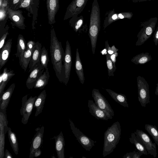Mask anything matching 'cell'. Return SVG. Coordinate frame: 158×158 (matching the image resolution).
<instances>
[{
  "mask_svg": "<svg viewBox=\"0 0 158 158\" xmlns=\"http://www.w3.org/2000/svg\"><path fill=\"white\" fill-rule=\"evenodd\" d=\"M50 52L51 58L53 68L59 81L64 82V69L63 62L64 52L62 44L58 41L56 36L54 29L51 31Z\"/></svg>",
  "mask_w": 158,
  "mask_h": 158,
  "instance_id": "obj_1",
  "label": "cell"
},
{
  "mask_svg": "<svg viewBox=\"0 0 158 158\" xmlns=\"http://www.w3.org/2000/svg\"><path fill=\"white\" fill-rule=\"evenodd\" d=\"M100 13L98 0H94L90 15L89 35L93 54L95 52L98 36L100 29Z\"/></svg>",
  "mask_w": 158,
  "mask_h": 158,
  "instance_id": "obj_2",
  "label": "cell"
},
{
  "mask_svg": "<svg viewBox=\"0 0 158 158\" xmlns=\"http://www.w3.org/2000/svg\"><path fill=\"white\" fill-rule=\"evenodd\" d=\"M121 131L120 123L117 121L108 127L105 131L102 152L103 157H105L113 152L120 139Z\"/></svg>",
  "mask_w": 158,
  "mask_h": 158,
  "instance_id": "obj_3",
  "label": "cell"
},
{
  "mask_svg": "<svg viewBox=\"0 0 158 158\" xmlns=\"http://www.w3.org/2000/svg\"><path fill=\"white\" fill-rule=\"evenodd\" d=\"M157 20L156 17H154L141 23L140 25L142 28L137 35L136 46L142 45L151 36L155 30Z\"/></svg>",
  "mask_w": 158,
  "mask_h": 158,
  "instance_id": "obj_4",
  "label": "cell"
},
{
  "mask_svg": "<svg viewBox=\"0 0 158 158\" xmlns=\"http://www.w3.org/2000/svg\"><path fill=\"white\" fill-rule=\"evenodd\" d=\"M138 100L142 107L150 102L149 85L145 79L140 76L137 77Z\"/></svg>",
  "mask_w": 158,
  "mask_h": 158,
  "instance_id": "obj_5",
  "label": "cell"
},
{
  "mask_svg": "<svg viewBox=\"0 0 158 158\" xmlns=\"http://www.w3.org/2000/svg\"><path fill=\"white\" fill-rule=\"evenodd\" d=\"M28 95L23 97L22 98V105L20 110V113L22 116L21 122L23 124H27L31 114L37 96H31L27 99Z\"/></svg>",
  "mask_w": 158,
  "mask_h": 158,
  "instance_id": "obj_6",
  "label": "cell"
},
{
  "mask_svg": "<svg viewBox=\"0 0 158 158\" xmlns=\"http://www.w3.org/2000/svg\"><path fill=\"white\" fill-rule=\"evenodd\" d=\"M69 120L71 129L78 141L86 151H90L93 147L95 146V143L96 141L91 139L84 135L75 126L70 119Z\"/></svg>",
  "mask_w": 158,
  "mask_h": 158,
  "instance_id": "obj_7",
  "label": "cell"
},
{
  "mask_svg": "<svg viewBox=\"0 0 158 158\" xmlns=\"http://www.w3.org/2000/svg\"><path fill=\"white\" fill-rule=\"evenodd\" d=\"M134 133L138 139L144 146L148 154L155 158L157 155L156 143H152L149 135L143 131L136 129Z\"/></svg>",
  "mask_w": 158,
  "mask_h": 158,
  "instance_id": "obj_8",
  "label": "cell"
},
{
  "mask_svg": "<svg viewBox=\"0 0 158 158\" xmlns=\"http://www.w3.org/2000/svg\"><path fill=\"white\" fill-rule=\"evenodd\" d=\"M92 95L95 103L99 108L112 116H114V110L110 105L98 89H94Z\"/></svg>",
  "mask_w": 158,
  "mask_h": 158,
  "instance_id": "obj_9",
  "label": "cell"
},
{
  "mask_svg": "<svg viewBox=\"0 0 158 158\" xmlns=\"http://www.w3.org/2000/svg\"><path fill=\"white\" fill-rule=\"evenodd\" d=\"M88 0H73L68 6L64 20L78 15L83 10Z\"/></svg>",
  "mask_w": 158,
  "mask_h": 158,
  "instance_id": "obj_10",
  "label": "cell"
},
{
  "mask_svg": "<svg viewBox=\"0 0 158 158\" xmlns=\"http://www.w3.org/2000/svg\"><path fill=\"white\" fill-rule=\"evenodd\" d=\"M131 12H124L117 13L115 12L114 9L110 11L106 14L104 19L103 28H106L112 23L120 19L127 18L131 19L133 16Z\"/></svg>",
  "mask_w": 158,
  "mask_h": 158,
  "instance_id": "obj_11",
  "label": "cell"
},
{
  "mask_svg": "<svg viewBox=\"0 0 158 158\" xmlns=\"http://www.w3.org/2000/svg\"><path fill=\"white\" fill-rule=\"evenodd\" d=\"M71 48L69 42H66L64 56L63 61L64 69V78L63 83L66 85L69 81L72 64V57Z\"/></svg>",
  "mask_w": 158,
  "mask_h": 158,
  "instance_id": "obj_12",
  "label": "cell"
},
{
  "mask_svg": "<svg viewBox=\"0 0 158 158\" xmlns=\"http://www.w3.org/2000/svg\"><path fill=\"white\" fill-rule=\"evenodd\" d=\"M44 68L42 66L39 61L30 72L26 81V85L28 89H32L39 78L44 72Z\"/></svg>",
  "mask_w": 158,
  "mask_h": 158,
  "instance_id": "obj_13",
  "label": "cell"
},
{
  "mask_svg": "<svg viewBox=\"0 0 158 158\" xmlns=\"http://www.w3.org/2000/svg\"><path fill=\"white\" fill-rule=\"evenodd\" d=\"M9 18L14 25L21 29H24L26 26L24 24V19L22 12L19 10H15L9 7L8 10Z\"/></svg>",
  "mask_w": 158,
  "mask_h": 158,
  "instance_id": "obj_14",
  "label": "cell"
},
{
  "mask_svg": "<svg viewBox=\"0 0 158 158\" xmlns=\"http://www.w3.org/2000/svg\"><path fill=\"white\" fill-rule=\"evenodd\" d=\"M88 106L89 113L98 119L107 120L113 118V116L99 108L92 100H88Z\"/></svg>",
  "mask_w": 158,
  "mask_h": 158,
  "instance_id": "obj_15",
  "label": "cell"
},
{
  "mask_svg": "<svg viewBox=\"0 0 158 158\" xmlns=\"http://www.w3.org/2000/svg\"><path fill=\"white\" fill-rule=\"evenodd\" d=\"M59 0H47V7L48 23L52 25L56 22L55 16L59 8Z\"/></svg>",
  "mask_w": 158,
  "mask_h": 158,
  "instance_id": "obj_16",
  "label": "cell"
},
{
  "mask_svg": "<svg viewBox=\"0 0 158 158\" xmlns=\"http://www.w3.org/2000/svg\"><path fill=\"white\" fill-rule=\"evenodd\" d=\"M44 127H38L35 129L36 133L32 139L30 148L29 157L31 158L32 154L35 150L40 148L43 142V135L44 132Z\"/></svg>",
  "mask_w": 158,
  "mask_h": 158,
  "instance_id": "obj_17",
  "label": "cell"
},
{
  "mask_svg": "<svg viewBox=\"0 0 158 158\" xmlns=\"http://www.w3.org/2000/svg\"><path fill=\"white\" fill-rule=\"evenodd\" d=\"M70 26L76 32L80 33L86 32L87 31V24H84V18L82 15L74 16L69 21Z\"/></svg>",
  "mask_w": 158,
  "mask_h": 158,
  "instance_id": "obj_18",
  "label": "cell"
},
{
  "mask_svg": "<svg viewBox=\"0 0 158 158\" xmlns=\"http://www.w3.org/2000/svg\"><path fill=\"white\" fill-rule=\"evenodd\" d=\"M12 39H9L6 41L0 50V70L8 61L11 52Z\"/></svg>",
  "mask_w": 158,
  "mask_h": 158,
  "instance_id": "obj_19",
  "label": "cell"
},
{
  "mask_svg": "<svg viewBox=\"0 0 158 158\" xmlns=\"http://www.w3.org/2000/svg\"><path fill=\"white\" fill-rule=\"evenodd\" d=\"M15 75L14 71L7 68L4 69L3 72L0 74V97L4 93V89L8 82Z\"/></svg>",
  "mask_w": 158,
  "mask_h": 158,
  "instance_id": "obj_20",
  "label": "cell"
},
{
  "mask_svg": "<svg viewBox=\"0 0 158 158\" xmlns=\"http://www.w3.org/2000/svg\"><path fill=\"white\" fill-rule=\"evenodd\" d=\"M15 86V83L11 84L0 97V109H6Z\"/></svg>",
  "mask_w": 158,
  "mask_h": 158,
  "instance_id": "obj_21",
  "label": "cell"
},
{
  "mask_svg": "<svg viewBox=\"0 0 158 158\" xmlns=\"http://www.w3.org/2000/svg\"><path fill=\"white\" fill-rule=\"evenodd\" d=\"M55 149L58 158H64L65 141L62 131L57 136L54 137Z\"/></svg>",
  "mask_w": 158,
  "mask_h": 158,
  "instance_id": "obj_22",
  "label": "cell"
},
{
  "mask_svg": "<svg viewBox=\"0 0 158 158\" xmlns=\"http://www.w3.org/2000/svg\"><path fill=\"white\" fill-rule=\"evenodd\" d=\"M41 48V44L38 41L36 42L35 47L32 52L29 65V73L33 70L37 63L40 61Z\"/></svg>",
  "mask_w": 158,
  "mask_h": 158,
  "instance_id": "obj_23",
  "label": "cell"
},
{
  "mask_svg": "<svg viewBox=\"0 0 158 158\" xmlns=\"http://www.w3.org/2000/svg\"><path fill=\"white\" fill-rule=\"evenodd\" d=\"M75 69L76 73L80 82L83 84L85 81L83 69L80 58L78 48H77L75 62Z\"/></svg>",
  "mask_w": 158,
  "mask_h": 158,
  "instance_id": "obj_24",
  "label": "cell"
},
{
  "mask_svg": "<svg viewBox=\"0 0 158 158\" xmlns=\"http://www.w3.org/2000/svg\"><path fill=\"white\" fill-rule=\"evenodd\" d=\"M46 96V90H44L37 97L33 107L34 108L35 107L36 109L35 115V117L37 116L42 112Z\"/></svg>",
  "mask_w": 158,
  "mask_h": 158,
  "instance_id": "obj_25",
  "label": "cell"
},
{
  "mask_svg": "<svg viewBox=\"0 0 158 158\" xmlns=\"http://www.w3.org/2000/svg\"><path fill=\"white\" fill-rule=\"evenodd\" d=\"M33 52L31 50L26 48V50L19 58L20 65L25 72L29 66Z\"/></svg>",
  "mask_w": 158,
  "mask_h": 158,
  "instance_id": "obj_26",
  "label": "cell"
},
{
  "mask_svg": "<svg viewBox=\"0 0 158 158\" xmlns=\"http://www.w3.org/2000/svg\"><path fill=\"white\" fill-rule=\"evenodd\" d=\"M105 90L111 98L116 102L124 107H128L126 96L122 94H118L109 89Z\"/></svg>",
  "mask_w": 158,
  "mask_h": 158,
  "instance_id": "obj_27",
  "label": "cell"
},
{
  "mask_svg": "<svg viewBox=\"0 0 158 158\" xmlns=\"http://www.w3.org/2000/svg\"><path fill=\"white\" fill-rule=\"evenodd\" d=\"M50 77L48 69L47 68L43 72L39 78L36 81L34 88L39 89H43L48 84Z\"/></svg>",
  "mask_w": 158,
  "mask_h": 158,
  "instance_id": "obj_28",
  "label": "cell"
},
{
  "mask_svg": "<svg viewBox=\"0 0 158 158\" xmlns=\"http://www.w3.org/2000/svg\"><path fill=\"white\" fill-rule=\"evenodd\" d=\"M152 57L148 52L142 53L135 56L131 59L132 62L136 64H143L151 61Z\"/></svg>",
  "mask_w": 158,
  "mask_h": 158,
  "instance_id": "obj_29",
  "label": "cell"
},
{
  "mask_svg": "<svg viewBox=\"0 0 158 158\" xmlns=\"http://www.w3.org/2000/svg\"><path fill=\"white\" fill-rule=\"evenodd\" d=\"M7 132L10 145L15 154L17 155L18 154L19 146L16 135L11 131V128L10 127H8Z\"/></svg>",
  "mask_w": 158,
  "mask_h": 158,
  "instance_id": "obj_30",
  "label": "cell"
},
{
  "mask_svg": "<svg viewBox=\"0 0 158 158\" xmlns=\"http://www.w3.org/2000/svg\"><path fill=\"white\" fill-rule=\"evenodd\" d=\"M27 48L26 41L23 35L19 34L17 40V52L15 54L16 57L19 58L26 50Z\"/></svg>",
  "mask_w": 158,
  "mask_h": 158,
  "instance_id": "obj_31",
  "label": "cell"
},
{
  "mask_svg": "<svg viewBox=\"0 0 158 158\" xmlns=\"http://www.w3.org/2000/svg\"><path fill=\"white\" fill-rule=\"evenodd\" d=\"M129 139L131 143L134 144L136 148L139 152L142 153L144 155H148V152L146 149L136 137L135 133L131 134V137L129 138Z\"/></svg>",
  "mask_w": 158,
  "mask_h": 158,
  "instance_id": "obj_32",
  "label": "cell"
},
{
  "mask_svg": "<svg viewBox=\"0 0 158 158\" xmlns=\"http://www.w3.org/2000/svg\"><path fill=\"white\" fill-rule=\"evenodd\" d=\"M3 123L0 120V158H5V134Z\"/></svg>",
  "mask_w": 158,
  "mask_h": 158,
  "instance_id": "obj_33",
  "label": "cell"
},
{
  "mask_svg": "<svg viewBox=\"0 0 158 158\" xmlns=\"http://www.w3.org/2000/svg\"><path fill=\"white\" fill-rule=\"evenodd\" d=\"M145 130L153 139L155 143L158 146V130L155 125L146 124Z\"/></svg>",
  "mask_w": 158,
  "mask_h": 158,
  "instance_id": "obj_34",
  "label": "cell"
},
{
  "mask_svg": "<svg viewBox=\"0 0 158 158\" xmlns=\"http://www.w3.org/2000/svg\"><path fill=\"white\" fill-rule=\"evenodd\" d=\"M35 0H21L19 3L15 8L17 10L19 8H22L26 9L27 10L32 13L33 12L32 6Z\"/></svg>",
  "mask_w": 158,
  "mask_h": 158,
  "instance_id": "obj_35",
  "label": "cell"
},
{
  "mask_svg": "<svg viewBox=\"0 0 158 158\" xmlns=\"http://www.w3.org/2000/svg\"><path fill=\"white\" fill-rule=\"evenodd\" d=\"M40 61L41 64L45 69L48 68L49 60L48 51L44 46H43L41 48Z\"/></svg>",
  "mask_w": 158,
  "mask_h": 158,
  "instance_id": "obj_36",
  "label": "cell"
},
{
  "mask_svg": "<svg viewBox=\"0 0 158 158\" xmlns=\"http://www.w3.org/2000/svg\"><path fill=\"white\" fill-rule=\"evenodd\" d=\"M106 55L108 75L109 76H114V73L116 69L115 64L113 63L111 59L110 54L108 53L107 50L106 52Z\"/></svg>",
  "mask_w": 158,
  "mask_h": 158,
  "instance_id": "obj_37",
  "label": "cell"
},
{
  "mask_svg": "<svg viewBox=\"0 0 158 158\" xmlns=\"http://www.w3.org/2000/svg\"><path fill=\"white\" fill-rule=\"evenodd\" d=\"M0 120L3 123L4 126V133L6 134L7 132L8 121L7 119L6 109L2 110L0 109Z\"/></svg>",
  "mask_w": 158,
  "mask_h": 158,
  "instance_id": "obj_38",
  "label": "cell"
},
{
  "mask_svg": "<svg viewBox=\"0 0 158 158\" xmlns=\"http://www.w3.org/2000/svg\"><path fill=\"white\" fill-rule=\"evenodd\" d=\"M8 9L2 7H0V21H2L4 20L8 15Z\"/></svg>",
  "mask_w": 158,
  "mask_h": 158,
  "instance_id": "obj_39",
  "label": "cell"
},
{
  "mask_svg": "<svg viewBox=\"0 0 158 158\" xmlns=\"http://www.w3.org/2000/svg\"><path fill=\"white\" fill-rule=\"evenodd\" d=\"M9 33L7 31L5 32L4 34L0 37V50H1L4 46L6 42V39Z\"/></svg>",
  "mask_w": 158,
  "mask_h": 158,
  "instance_id": "obj_40",
  "label": "cell"
},
{
  "mask_svg": "<svg viewBox=\"0 0 158 158\" xmlns=\"http://www.w3.org/2000/svg\"><path fill=\"white\" fill-rule=\"evenodd\" d=\"M9 7L15 10L16 7L19 3L21 0H9Z\"/></svg>",
  "mask_w": 158,
  "mask_h": 158,
  "instance_id": "obj_41",
  "label": "cell"
},
{
  "mask_svg": "<svg viewBox=\"0 0 158 158\" xmlns=\"http://www.w3.org/2000/svg\"><path fill=\"white\" fill-rule=\"evenodd\" d=\"M36 42L33 40H29L27 43V49L33 51L35 47Z\"/></svg>",
  "mask_w": 158,
  "mask_h": 158,
  "instance_id": "obj_42",
  "label": "cell"
},
{
  "mask_svg": "<svg viewBox=\"0 0 158 158\" xmlns=\"http://www.w3.org/2000/svg\"><path fill=\"white\" fill-rule=\"evenodd\" d=\"M153 41L156 46L158 44V26L157 27L153 35Z\"/></svg>",
  "mask_w": 158,
  "mask_h": 158,
  "instance_id": "obj_43",
  "label": "cell"
},
{
  "mask_svg": "<svg viewBox=\"0 0 158 158\" xmlns=\"http://www.w3.org/2000/svg\"><path fill=\"white\" fill-rule=\"evenodd\" d=\"M118 49L116 48L114 45L112 46L111 47L109 46L107 48L108 53L110 55L112 54L113 53L117 52Z\"/></svg>",
  "mask_w": 158,
  "mask_h": 158,
  "instance_id": "obj_44",
  "label": "cell"
},
{
  "mask_svg": "<svg viewBox=\"0 0 158 158\" xmlns=\"http://www.w3.org/2000/svg\"><path fill=\"white\" fill-rule=\"evenodd\" d=\"M41 153L42 152L40 148L36 149L33 152L32 156L31 158L34 157H37L41 155Z\"/></svg>",
  "mask_w": 158,
  "mask_h": 158,
  "instance_id": "obj_45",
  "label": "cell"
},
{
  "mask_svg": "<svg viewBox=\"0 0 158 158\" xmlns=\"http://www.w3.org/2000/svg\"><path fill=\"white\" fill-rule=\"evenodd\" d=\"M0 7L8 9L9 8V0H3Z\"/></svg>",
  "mask_w": 158,
  "mask_h": 158,
  "instance_id": "obj_46",
  "label": "cell"
},
{
  "mask_svg": "<svg viewBox=\"0 0 158 158\" xmlns=\"http://www.w3.org/2000/svg\"><path fill=\"white\" fill-rule=\"evenodd\" d=\"M118 56V53L116 52L110 55V58L113 63L115 64L116 59V58Z\"/></svg>",
  "mask_w": 158,
  "mask_h": 158,
  "instance_id": "obj_47",
  "label": "cell"
},
{
  "mask_svg": "<svg viewBox=\"0 0 158 158\" xmlns=\"http://www.w3.org/2000/svg\"><path fill=\"white\" fill-rule=\"evenodd\" d=\"M143 154L142 153L139 151L136 152L135 151H134L132 158H140L141 156Z\"/></svg>",
  "mask_w": 158,
  "mask_h": 158,
  "instance_id": "obj_48",
  "label": "cell"
},
{
  "mask_svg": "<svg viewBox=\"0 0 158 158\" xmlns=\"http://www.w3.org/2000/svg\"><path fill=\"white\" fill-rule=\"evenodd\" d=\"M12 158L13 156L7 149L5 152V158Z\"/></svg>",
  "mask_w": 158,
  "mask_h": 158,
  "instance_id": "obj_49",
  "label": "cell"
},
{
  "mask_svg": "<svg viewBox=\"0 0 158 158\" xmlns=\"http://www.w3.org/2000/svg\"><path fill=\"white\" fill-rule=\"evenodd\" d=\"M134 154V151L132 152L127 153L125 155L123 158H132Z\"/></svg>",
  "mask_w": 158,
  "mask_h": 158,
  "instance_id": "obj_50",
  "label": "cell"
},
{
  "mask_svg": "<svg viewBox=\"0 0 158 158\" xmlns=\"http://www.w3.org/2000/svg\"><path fill=\"white\" fill-rule=\"evenodd\" d=\"M154 0H132V1L133 2H145L148 1H152Z\"/></svg>",
  "mask_w": 158,
  "mask_h": 158,
  "instance_id": "obj_51",
  "label": "cell"
},
{
  "mask_svg": "<svg viewBox=\"0 0 158 158\" xmlns=\"http://www.w3.org/2000/svg\"><path fill=\"white\" fill-rule=\"evenodd\" d=\"M155 94L156 95H158V83L156 84V87L155 90Z\"/></svg>",
  "mask_w": 158,
  "mask_h": 158,
  "instance_id": "obj_52",
  "label": "cell"
},
{
  "mask_svg": "<svg viewBox=\"0 0 158 158\" xmlns=\"http://www.w3.org/2000/svg\"><path fill=\"white\" fill-rule=\"evenodd\" d=\"M3 1V0H0V6L1 5Z\"/></svg>",
  "mask_w": 158,
  "mask_h": 158,
  "instance_id": "obj_53",
  "label": "cell"
}]
</instances>
